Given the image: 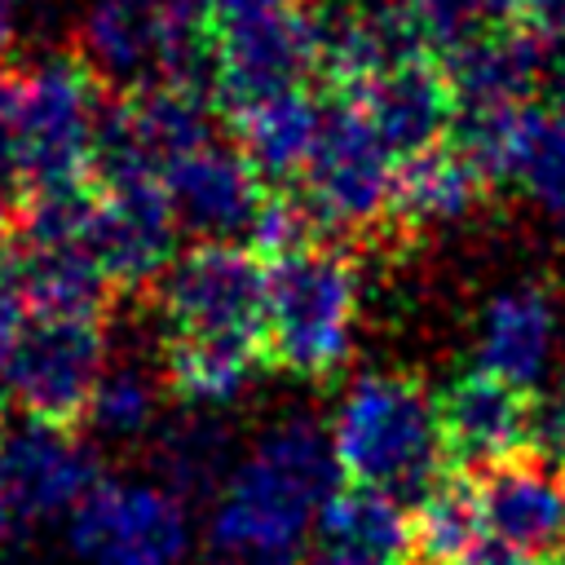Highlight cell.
Listing matches in <instances>:
<instances>
[{"instance_id":"1","label":"cell","mask_w":565,"mask_h":565,"mask_svg":"<svg viewBox=\"0 0 565 565\" xmlns=\"http://www.w3.org/2000/svg\"><path fill=\"white\" fill-rule=\"evenodd\" d=\"M344 486L331 433L305 415L265 428L243 450L212 499V547L221 561L278 556L296 561L300 543L318 530L327 499Z\"/></svg>"},{"instance_id":"2","label":"cell","mask_w":565,"mask_h":565,"mask_svg":"<svg viewBox=\"0 0 565 565\" xmlns=\"http://www.w3.org/2000/svg\"><path fill=\"white\" fill-rule=\"evenodd\" d=\"M102 79L75 53L0 71V181L13 199L88 181L102 124Z\"/></svg>"},{"instance_id":"3","label":"cell","mask_w":565,"mask_h":565,"mask_svg":"<svg viewBox=\"0 0 565 565\" xmlns=\"http://www.w3.org/2000/svg\"><path fill=\"white\" fill-rule=\"evenodd\" d=\"M331 450L349 486L415 503L446 477V428L437 397L402 371H362L344 384L331 415Z\"/></svg>"},{"instance_id":"4","label":"cell","mask_w":565,"mask_h":565,"mask_svg":"<svg viewBox=\"0 0 565 565\" xmlns=\"http://www.w3.org/2000/svg\"><path fill=\"white\" fill-rule=\"evenodd\" d=\"M358 309L362 278L340 247L309 243L274 256L265 274V362L300 380L335 375L353 353Z\"/></svg>"},{"instance_id":"5","label":"cell","mask_w":565,"mask_h":565,"mask_svg":"<svg viewBox=\"0 0 565 565\" xmlns=\"http://www.w3.org/2000/svg\"><path fill=\"white\" fill-rule=\"evenodd\" d=\"M79 57L119 93L146 84H190L212 97L207 0H88Z\"/></svg>"},{"instance_id":"6","label":"cell","mask_w":565,"mask_h":565,"mask_svg":"<svg viewBox=\"0 0 565 565\" xmlns=\"http://www.w3.org/2000/svg\"><path fill=\"white\" fill-rule=\"evenodd\" d=\"M265 274L269 260L238 238H199L177 252L159 274V318L168 340L260 344Z\"/></svg>"},{"instance_id":"7","label":"cell","mask_w":565,"mask_h":565,"mask_svg":"<svg viewBox=\"0 0 565 565\" xmlns=\"http://www.w3.org/2000/svg\"><path fill=\"white\" fill-rule=\"evenodd\" d=\"M402 159L380 141L366 115L335 97L322 119V137L300 172V203L318 221V230L366 234L393 221Z\"/></svg>"},{"instance_id":"8","label":"cell","mask_w":565,"mask_h":565,"mask_svg":"<svg viewBox=\"0 0 565 565\" xmlns=\"http://www.w3.org/2000/svg\"><path fill=\"white\" fill-rule=\"evenodd\" d=\"M102 481L97 455L71 424L13 419L0 428V547H18L40 530L71 521L84 494Z\"/></svg>"},{"instance_id":"9","label":"cell","mask_w":565,"mask_h":565,"mask_svg":"<svg viewBox=\"0 0 565 565\" xmlns=\"http://www.w3.org/2000/svg\"><path fill=\"white\" fill-rule=\"evenodd\" d=\"M106 366L110 358H106L102 318L26 309V322L0 366V384L22 415L49 424H75L84 419Z\"/></svg>"},{"instance_id":"10","label":"cell","mask_w":565,"mask_h":565,"mask_svg":"<svg viewBox=\"0 0 565 565\" xmlns=\"http://www.w3.org/2000/svg\"><path fill=\"white\" fill-rule=\"evenodd\" d=\"M84 565H181L190 556V508L159 481L102 477L66 521Z\"/></svg>"},{"instance_id":"11","label":"cell","mask_w":565,"mask_h":565,"mask_svg":"<svg viewBox=\"0 0 565 565\" xmlns=\"http://www.w3.org/2000/svg\"><path fill=\"white\" fill-rule=\"evenodd\" d=\"M212 141V97L190 84H146L124 88L102 106L93 181L119 177H159Z\"/></svg>"},{"instance_id":"12","label":"cell","mask_w":565,"mask_h":565,"mask_svg":"<svg viewBox=\"0 0 565 565\" xmlns=\"http://www.w3.org/2000/svg\"><path fill=\"white\" fill-rule=\"evenodd\" d=\"M318 75V9H291L212 31V97L234 115Z\"/></svg>"},{"instance_id":"13","label":"cell","mask_w":565,"mask_h":565,"mask_svg":"<svg viewBox=\"0 0 565 565\" xmlns=\"http://www.w3.org/2000/svg\"><path fill=\"white\" fill-rule=\"evenodd\" d=\"M181 221L172 212L168 185L159 177L97 181V212L88 230V252L115 287H146L177 256Z\"/></svg>"},{"instance_id":"14","label":"cell","mask_w":565,"mask_h":565,"mask_svg":"<svg viewBox=\"0 0 565 565\" xmlns=\"http://www.w3.org/2000/svg\"><path fill=\"white\" fill-rule=\"evenodd\" d=\"M163 185H168L181 230H190L199 238L252 234V225L269 199V185L243 159V150L234 141H216V137L203 141L199 150H190L185 159H177L163 172Z\"/></svg>"},{"instance_id":"15","label":"cell","mask_w":565,"mask_h":565,"mask_svg":"<svg viewBox=\"0 0 565 565\" xmlns=\"http://www.w3.org/2000/svg\"><path fill=\"white\" fill-rule=\"evenodd\" d=\"M424 53L428 44L402 0H349L318 9V75L335 88V97H353L388 66Z\"/></svg>"},{"instance_id":"16","label":"cell","mask_w":565,"mask_h":565,"mask_svg":"<svg viewBox=\"0 0 565 565\" xmlns=\"http://www.w3.org/2000/svg\"><path fill=\"white\" fill-rule=\"evenodd\" d=\"M561 358V309L547 287L512 282L499 287L477 318V371L534 393L552 380Z\"/></svg>"},{"instance_id":"17","label":"cell","mask_w":565,"mask_h":565,"mask_svg":"<svg viewBox=\"0 0 565 565\" xmlns=\"http://www.w3.org/2000/svg\"><path fill=\"white\" fill-rule=\"evenodd\" d=\"M344 102H353L366 115V124L380 132V141L397 159L441 146V137L450 132V119H455L450 79L437 62H428V53L388 66L384 75H375L366 88H358Z\"/></svg>"},{"instance_id":"18","label":"cell","mask_w":565,"mask_h":565,"mask_svg":"<svg viewBox=\"0 0 565 565\" xmlns=\"http://www.w3.org/2000/svg\"><path fill=\"white\" fill-rule=\"evenodd\" d=\"M481 490V516L486 534L525 552L543 556L556 552L565 539V481L556 468L530 459V463H494L486 472Z\"/></svg>"},{"instance_id":"19","label":"cell","mask_w":565,"mask_h":565,"mask_svg":"<svg viewBox=\"0 0 565 565\" xmlns=\"http://www.w3.org/2000/svg\"><path fill=\"white\" fill-rule=\"evenodd\" d=\"M547 35L503 22L481 31L477 40L441 53V71L450 79L455 106L468 102H530V93L547 75Z\"/></svg>"},{"instance_id":"20","label":"cell","mask_w":565,"mask_h":565,"mask_svg":"<svg viewBox=\"0 0 565 565\" xmlns=\"http://www.w3.org/2000/svg\"><path fill=\"white\" fill-rule=\"evenodd\" d=\"M322 119H327V106L309 88H287L234 110V146L260 172L265 185H287V181H300L322 137Z\"/></svg>"},{"instance_id":"21","label":"cell","mask_w":565,"mask_h":565,"mask_svg":"<svg viewBox=\"0 0 565 565\" xmlns=\"http://www.w3.org/2000/svg\"><path fill=\"white\" fill-rule=\"evenodd\" d=\"M441 406V428H446V450L459 463H503L525 433V402L512 384L468 371L450 380V388L437 397Z\"/></svg>"},{"instance_id":"22","label":"cell","mask_w":565,"mask_h":565,"mask_svg":"<svg viewBox=\"0 0 565 565\" xmlns=\"http://www.w3.org/2000/svg\"><path fill=\"white\" fill-rule=\"evenodd\" d=\"M486 190V177L446 141L433 150H419L402 159L397 168V199H393V221L406 230H441L459 225L463 216L477 212Z\"/></svg>"},{"instance_id":"23","label":"cell","mask_w":565,"mask_h":565,"mask_svg":"<svg viewBox=\"0 0 565 565\" xmlns=\"http://www.w3.org/2000/svg\"><path fill=\"white\" fill-rule=\"evenodd\" d=\"M234 459L238 455L230 446V428L216 419V411L181 406V415H172L168 424L154 428L159 486H168L185 503L190 499H216V490L225 486Z\"/></svg>"},{"instance_id":"24","label":"cell","mask_w":565,"mask_h":565,"mask_svg":"<svg viewBox=\"0 0 565 565\" xmlns=\"http://www.w3.org/2000/svg\"><path fill=\"white\" fill-rule=\"evenodd\" d=\"M13 278L35 313H71V318H102L115 282L97 265L88 247H18Z\"/></svg>"},{"instance_id":"25","label":"cell","mask_w":565,"mask_h":565,"mask_svg":"<svg viewBox=\"0 0 565 565\" xmlns=\"http://www.w3.org/2000/svg\"><path fill=\"white\" fill-rule=\"evenodd\" d=\"M265 366L260 344H230V340H168L163 344V384L181 406L225 411L238 402L256 371Z\"/></svg>"},{"instance_id":"26","label":"cell","mask_w":565,"mask_h":565,"mask_svg":"<svg viewBox=\"0 0 565 565\" xmlns=\"http://www.w3.org/2000/svg\"><path fill=\"white\" fill-rule=\"evenodd\" d=\"M313 539L331 543V547H349L380 565H402L411 556V512L393 494L344 481L327 499Z\"/></svg>"},{"instance_id":"27","label":"cell","mask_w":565,"mask_h":565,"mask_svg":"<svg viewBox=\"0 0 565 565\" xmlns=\"http://www.w3.org/2000/svg\"><path fill=\"white\" fill-rule=\"evenodd\" d=\"M486 539L481 490L468 477H437L411 512V552L424 565H463Z\"/></svg>"},{"instance_id":"28","label":"cell","mask_w":565,"mask_h":565,"mask_svg":"<svg viewBox=\"0 0 565 565\" xmlns=\"http://www.w3.org/2000/svg\"><path fill=\"white\" fill-rule=\"evenodd\" d=\"M512 181L530 194V203L539 212H547L552 221H565V88H561L556 106L534 110L525 146L512 168Z\"/></svg>"},{"instance_id":"29","label":"cell","mask_w":565,"mask_h":565,"mask_svg":"<svg viewBox=\"0 0 565 565\" xmlns=\"http://www.w3.org/2000/svg\"><path fill=\"white\" fill-rule=\"evenodd\" d=\"M154 402H159L154 380L141 366L119 362V366H106V375L97 380L84 419L102 437H141L154 428Z\"/></svg>"},{"instance_id":"30","label":"cell","mask_w":565,"mask_h":565,"mask_svg":"<svg viewBox=\"0 0 565 565\" xmlns=\"http://www.w3.org/2000/svg\"><path fill=\"white\" fill-rule=\"evenodd\" d=\"M428 53H450L490 26L512 22V0H402Z\"/></svg>"},{"instance_id":"31","label":"cell","mask_w":565,"mask_h":565,"mask_svg":"<svg viewBox=\"0 0 565 565\" xmlns=\"http://www.w3.org/2000/svg\"><path fill=\"white\" fill-rule=\"evenodd\" d=\"M521 446L547 463V468H565V380H547L543 388H534L525 397V433Z\"/></svg>"},{"instance_id":"32","label":"cell","mask_w":565,"mask_h":565,"mask_svg":"<svg viewBox=\"0 0 565 565\" xmlns=\"http://www.w3.org/2000/svg\"><path fill=\"white\" fill-rule=\"evenodd\" d=\"M305 4L309 0H207V13H212V31H221V26H238V22L291 13V9H305Z\"/></svg>"},{"instance_id":"33","label":"cell","mask_w":565,"mask_h":565,"mask_svg":"<svg viewBox=\"0 0 565 565\" xmlns=\"http://www.w3.org/2000/svg\"><path fill=\"white\" fill-rule=\"evenodd\" d=\"M512 22L556 40L565 35V0H512Z\"/></svg>"},{"instance_id":"34","label":"cell","mask_w":565,"mask_h":565,"mask_svg":"<svg viewBox=\"0 0 565 565\" xmlns=\"http://www.w3.org/2000/svg\"><path fill=\"white\" fill-rule=\"evenodd\" d=\"M296 565H380V561H366L349 547H331V543H313L305 556H296Z\"/></svg>"},{"instance_id":"35","label":"cell","mask_w":565,"mask_h":565,"mask_svg":"<svg viewBox=\"0 0 565 565\" xmlns=\"http://www.w3.org/2000/svg\"><path fill=\"white\" fill-rule=\"evenodd\" d=\"M9 203H13V194H9V185L0 181V225L9 221Z\"/></svg>"},{"instance_id":"36","label":"cell","mask_w":565,"mask_h":565,"mask_svg":"<svg viewBox=\"0 0 565 565\" xmlns=\"http://www.w3.org/2000/svg\"><path fill=\"white\" fill-rule=\"evenodd\" d=\"M9 406H13V402H9V393H4V384H0V428L9 424V419H4V415H9Z\"/></svg>"},{"instance_id":"37","label":"cell","mask_w":565,"mask_h":565,"mask_svg":"<svg viewBox=\"0 0 565 565\" xmlns=\"http://www.w3.org/2000/svg\"><path fill=\"white\" fill-rule=\"evenodd\" d=\"M556 556H561V565H565V539H561V547H556Z\"/></svg>"},{"instance_id":"38","label":"cell","mask_w":565,"mask_h":565,"mask_svg":"<svg viewBox=\"0 0 565 565\" xmlns=\"http://www.w3.org/2000/svg\"><path fill=\"white\" fill-rule=\"evenodd\" d=\"M0 4H9V9H13V4H22V0H0Z\"/></svg>"}]
</instances>
